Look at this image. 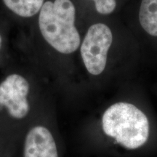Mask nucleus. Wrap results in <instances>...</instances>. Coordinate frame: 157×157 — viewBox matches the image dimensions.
<instances>
[{"label": "nucleus", "mask_w": 157, "mask_h": 157, "mask_svg": "<svg viewBox=\"0 0 157 157\" xmlns=\"http://www.w3.org/2000/svg\"><path fill=\"white\" fill-rule=\"evenodd\" d=\"M38 21L42 36L52 48L66 55L77 50L81 39L75 26V6L71 0H45Z\"/></svg>", "instance_id": "nucleus-1"}, {"label": "nucleus", "mask_w": 157, "mask_h": 157, "mask_svg": "<svg viewBox=\"0 0 157 157\" xmlns=\"http://www.w3.org/2000/svg\"><path fill=\"white\" fill-rule=\"evenodd\" d=\"M102 128L107 136L128 149L143 146L148 140L150 129L146 114L128 103L111 105L102 117Z\"/></svg>", "instance_id": "nucleus-2"}, {"label": "nucleus", "mask_w": 157, "mask_h": 157, "mask_svg": "<svg viewBox=\"0 0 157 157\" xmlns=\"http://www.w3.org/2000/svg\"><path fill=\"white\" fill-rule=\"evenodd\" d=\"M30 93V84L20 74H10L0 83V112L7 119L0 126L18 138L32 115Z\"/></svg>", "instance_id": "nucleus-3"}, {"label": "nucleus", "mask_w": 157, "mask_h": 157, "mask_svg": "<svg viewBox=\"0 0 157 157\" xmlns=\"http://www.w3.org/2000/svg\"><path fill=\"white\" fill-rule=\"evenodd\" d=\"M59 145L53 129L38 119L21 134L13 157H60Z\"/></svg>", "instance_id": "nucleus-4"}, {"label": "nucleus", "mask_w": 157, "mask_h": 157, "mask_svg": "<svg viewBox=\"0 0 157 157\" xmlns=\"http://www.w3.org/2000/svg\"><path fill=\"white\" fill-rule=\"evenodd\" d=\"M112 41L111 29L103 23H95L88 29L82 43L80 52L90 74L97 76L105 69L108 52Z\"/></svg>", "instance_id": "nucleus-5"}, {"label": "nucleus", "mask_w": 157, "mask_h": 157, "mask_svg": "<svg viewBox=\"0 0 157 157\" xmlns=\"http://www.w3.org/2000/svg\"><path fill=\"white\" fill-rule=\"evenodd\" d=\"M139 21L148 34L157 36V0H142Z\"/></svg>", "instance_id": "nucleus-6"}, {"label": "nucleus", "mask_w": 157, "mask_h": 157, "mask_svg": "<svg viewBox=\"0 0 157 157\" xmlns=\"http://www.w3.org/2000/svg\"><path fill=\"white\" fill-rule=\"evenodd\" d=\"M9 10L21 17H31L39 13L45 0H2Z\"/></svg>", "instance_id": "nucleus-7"}, {"label": "nucleus", "mask_w": 157, "mask_h": 157, "mask_svg": "<svg viewBox=\"0 0 157 157\" xmlns=\"http://www.w3.org/2000/svg\"><path fill=\"white\" fill-rule=\"evenodd\" d=\"M19 138L0 126V157H13Z\"/></svg>", "instance_id": "nucleus-8"}, {"label": "nucleus", "mask_w": 157, "mask_h": 157, "mask_svg": "<svg viewBox=\"0 0 157 157\" xmlns=\"http://www.w3.org/2000/svg\"><path fill=\"white\" fill-rule=\"evenodd\" d=\"M95 2V9L102 15H109L113 13L117 6L116 0H93Z\"/></svg>", "instance_id": "nucleus-9"}, {"label": "nucleus", "mask_w": 157, "mask_h": 157, "mask_svg": "<svg viewBox=\"0 0 157 157\" xmlns=\"http://www.w3.org/2000/svg\"><path fill=\"white\" fill-rule=\"evenodd\" d=\"M2 45V38L1 34H0V50H1Z\"/></svg>", "instance_id": "nucleus-10"}]
</instances>
